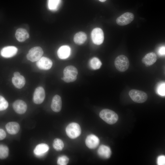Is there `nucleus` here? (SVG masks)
Here are the masks:
<instances>
[{"label": "nucleus", "mask_w": 165, "mask_h": 165, "mask_svg": "<svg viewBox=\"0 0 165 165\" xmlns=\"http://www.w3.org/2000/svg\"><path fill=\"white\" fill-rule=\"evenodd\" d=\"M165 83L162 82L159 83L156 88L157 93L161 96H165Z\"/></svg>", "instance_id": "bb28decb"}, {"label": "nucleus", "mask_w": 165, "mask_h": 165, "mask_svg": "<svg viewBox=\"0 0 165 165\" xmlns=\"http://www.w3.org/2000/svg\"><path fill=\"white\" fill-rule=\"evenodd\" d=\"M20 75V73L18 72H15L13 74L14 76L16 77Z\"/></svg>", "instance_id": "473e14b6"}, {"label": "nucleus", "mask_w": 165, "mask_h": 165, "mask_svg": "<svg viewBox=\"0 0 165 165\" xmlns=\"http://www.w3.org/2000/svg\"><path fill=\"white\" fill-rule=\"evenodd\" d=\"M53 145L54 148L58 151L62 150L64 147L63 141L61 139L58 138H56L54 140Z\"/></svg>", "instance_id": "393cba45"}, {"label": "nucleus", "mask_w": 165, "mask_h": 165, "mask_svg": "<svg viewBox=\"0 0 165 165\" xmlns=\"http://www.w3.org/2000/svg\"><path fill=\"white\" fill-rule=\"evenodd\" d=\"M158 53L160 56H164L165 54V47L163 46L159 48L158 50Z\"/></svg>", "instance_id": "7c9ffc66"}, {"label": "nucleus", "mask_w": 165, "mask_h": 165, "mask_svg": "<svg viewBox=\"0 0 165 165\" xmlns=\"http://www.w3.org/2000/svg\"><path fill=\"white\" fill-rule=\"evenodd\" d=\"M157 60V56L153 52L147 54L142 58V62L146 66H150L153 64Z\"/></svg>", "instance_id": "a211bd4d"}, {"label": "nucleus", "mask_w": 165, "mask_h": 165, "mask_svg": "<svg viewBox=\"0 0 165 165\" xmlns=\"http://www.w3.org/2000/svg\"><path fill=\"white\" fill-rule=\"evenodd\" d=\"M8 106V103L5 98L0 96V111L6 109Z\"/></svg>", "instance_id": "c85d7f7f"}, {"label": "nucleus", "mask_w": 165, "mask_h": 165, "mask_svg": "<svg viewBox=\"0 0 165 165\" xmlns=\"http://www.w3.org/2000/svg\"><path fill=\"white\" fill-rule=\"evenodd\" d=\"M100 140L97 137L91 134L88 136L85 140L86 146L89 148L94 149L99 145Z\"/></svg>", "instance_id": "ddd939ff"}, {"label": "nucleus", "mask_w": 165, "mask_h": 165, "mask_svg": "<svg viewBox=\"0 0 165 165\" xmlns=\"http://www.w3.org/2000/svg\"><path fill=\"white\" fill-rule=\"evenodd\" d=\"M48 145L45 143H41L37 145L34 150L35 155L38 157L44 156L49 150Z\"/></svg>", "instance_id": "4468645a"}, {"label": "nucleus", "mask_w": 165, "mask_h": 165, "mask_svg": "<svg viewBox=\"0 0 165 165\" xmlns=\"http://www.w3.org/2000/svg\"><path fill=\"white\" fill-rule=\"evenodd\" d=\"M7 132L11 134H15L17 133L20 129L19 124L16 122H9L6 126Z\"/></svg>", "instance_id": "6ab92c4d"}, {"label": "nucleus", "mask_w": 165, "mask_h": 165, "mask_svg": "<svg viewBox=\"0 0 165 165\" xmlns=\"http://www.w3.org/2000/svg\"><path fill=\"white\" fill-rule=\"evenodd\" d=\"M91 36L93 42L95 44L100 45L104 40V34L102 30L100 28H94L92 31Z\"/></svg>", "instance_id": "0eeeda50"}, {"label": "nucleus", "mask_w": 165, "mask_h": 165, "mask_svg": "<svg viewBox=\"0 0 165 165\" xmlns=\"http://www.w3.org/2000/svg\"><path fill=\"white\" fill-rule=\"evenodd\" d=\"M9 149L6 146L0 145V159L6 158L9 155Z\"/></svg>", "instance_id": "a878e982"}, {"label": "nucleus", "mask_w": 165, "mask_h": 165, "mask_svg": "<svg viewBox=\"0 0 165 165\" xmlns=\"http://www.w3.org/2000/svg\"><path fill=\"white\" fill-rule=\"evenodd\" d=\"M45 97V91L41 86L37 87L34 92L33 101L36 104H41L44 101Z\"/></svg>", "instance_id": "1a4fd4ad"}, {"label": "nucleus", "mask_w": 165, "mask_h": 165, "mask_svg": "<svg viewBox=\"0 0 165 165\" xmlns=\"http://www.w3.org/2000/svg\"><path fill=\"white\" fill-rule=\"evenodd\" d=\"M87 39V35L83 32H79L76 33L74 37L75 42L78 45L83 44Z\"/></svg>", "instance_id": "4be33fe9"}, {"label": "nucleus", "mask_w": 165, "mask_h": 165, "mask_svg": "<svg viewBox=\"0 0 165 165\" xmlns=\"http://www.w3.org/2000/svg\"><path fill=\"white\" fill-rule=\"evenodd\" d=\"M114 64L116 68L118 71L120 72H124L129 68V61L126 56L121 55L116 58Z\"/></svg>", "instance_id": "7ed1b4c3"}, {"label": "nucleus", "mask_w": 165, "mask_h": 165, "mask_svg": "<svg viewBox=\"0 0 165 165\" xmlns=\"http://www.w3.org/2000/svg\"><path fill=\"white\" fill-rule=\"evenodd\" d=\"M101 2H104L106 0H99Z\"/></svg>", "instance_id": "72a5a7b5"}, {"label": "nucleus", "mask_w": 165, "mask_h": 165, "mask_svg": "<svg viewBox=\"0 0 165 165\" xmlns=\"http://www.w3.org/2000/svg\"><path fill=\"white\" fill-rule=\"evenodd\" d=\"M43 51L42 48L39 46L34 47L29 50L26 57L30 61L34 62L37 61L42 57Z\"/></svg>", "instance_id": "423d86ee"}, {"label": "nucleus", "mask_w": 165, "mask_h": 165, "mask_svg": "<svg viewBox=\"0 0 165 165\" xmlns=\"http://www.w3.org/2000/svg\"><path fill=\"white\" fill-rule=\"evenodd\" d=\"M17 51V49L14 46H6L1 50V54L3 57L10 58L15 56L16 54Z\"/></svg>", "instance_id": "f8f14e48"}, {"label": "nucleus", "mask_w": 165, "mask_h": 165, "mask_svg": "<svg viewBox=\"0 0 165 165\" xmlns=\"http://www.w3.org/2000/svg\"><path fill=\"white\" fill-rule=\"evenodd\" d=\"M15 36L18 41L21 42L28 39L29 38V35L26 30L20 28L16 30L15 33Z\"/></svg>", "instance_id": "aec40b11"}, {"label": "nucleus", "mask_w": 165, "mask_h": 165, "mask_svg": "<svg viewBox=\"0 0 165 165\" xmlns=\"http://www.w3.org/2000/svg\"><path fill=\"white\" fill-rule=\"evenodd\" d=\"M99 116L102 119L109 124L115 123L118 119V116L115 112L108 109L102 110L100 113Z\"/></svg>", "instance_id": "f257e3e1"}, {"label": "nucleus", "mask_w": 165, "mask_h": 165, "mask_svg": "<svg viewBox=\"0 0 165 165\" xmlns=\"http://www.w3.org/2000/svg\"><path fill=\"white\" fill-rule=\"evenodd\" d=\"M78 72L75 67L72 65L67 66L64 70V77L61 79L67 82H74L77 79Z\"/></svg>", "instance_id": "f03ea898"}, {"label": "nucleus", "mask_w": 165, "mask_h": 165, "mask_svg": "<svg viewBox=\"0 0 165 165\" xmlns=\"http://www.w3.org/2000/svg\"><path fill=\"white\" fill-rule=\"evenodd\" d=\"M61 2V0H48V8L52 11H56L59 8Z\"/></svg>", "instance_id": "5701e85b"}, {"label": "nucleus", "mask_w": 165, "mask_h": 165, "mask_svg": "<svg viewBox=\"0 0 165 165\" xmlns=\"http://www.w3.org/2000/svg\"><path fill=\"white\" fill-rule=\"evenodd\" d=\"M129 95L133 101L138 103H144L148 98L147 95L145 92L135 89L131 90Z\"/></svg>", "instance_id": "39448f33"}, {"label": "nucleus", "mask_w": 165, "mask_h": 165, "mask_svg": "<svg viewBox=\"0 0 165 165\" xmlns=\"http://www.w3.org/2000/svg\"><path fill=\"white\" fill-rule=\"evenodd\" d=\"M134 16L131 13H125L118 17L116 20L117 24L121 26H124L130 23L134 19Z\"/></svg>", "instance_id": "6e6552de"}, {"label": "nucleus", "mask_w": 165, "mask_h": 165, "mask_svg": "<svg viewBox=\"0 0 165 165\" xmlns=\"http://www.w3.org/2000/svg\"><path fill=\"white\" fill-rule=\"evenodd\" d=\"M81 131L80 126L75 123H70L66 128V132L67 136L72 139L78 137L80 135Z\"/></svg>", "instance_id": "20e7f679"}, {"label": "nucleus", "mask_w": 165, "mask_h": 165, "mask_svg": "<svg viewBox=\"0 0 165 165\" xmlns=\"http://www.w3.org/2000/svg\"><path fill=\"white\" fill-rule=\"evenodd\" d=\"M6 136V134L5 131L0 129V140L4 139Z\"/></svg>", "instance_id": "2f4dec72"}, {"label": "nucleus", "mask_w": 165, "mask_h": 165, "mask_svg": "<svg viewBox=\"0 0 165 165\" xmlns=\"http://www.w3.org/2000/svg\"><path fill=\"white\" fill-rule=\"evenodd\" d=\"M102 63L100 60L96 57H94L92 58L90 62V66L94 70L99 69Z\"/></svg>", "instance_id": "b1692460"}, {"label": "nucleus", "mask_w": 165, "mask_h": 165, "mask_svg": "<svg viewBox=\"0 0 165 165\" xmlns=\"http://www.w3.org/2000/svg\"><path fill=\"white\" fill-rule=\"evenodd\" d=\"M51 107L54 112H58L61 111L62 107V101L60 96L56 95L53 97Z\"/></svg>", "instance_id": "2eb2a0df"}, {"label": "nucleus", "mask_w": 165, "mask_h": 165, "mask_svg": "<svg viewBox=\"0 0 165 165\" xmlns=\"http://www.w3.org/2000/svg\"><path fill=\"white\" fill-rule=\"evenodd\" d=\"M13 109L19 114H23L26 112L27 106L26 103L22 100H18L15 101L13 104Z\"/></svg>", "instance_id": "9b49d317"}, {"label": "nucleus", "mask_w": 165, "mask_h": 165, "mask_svg": "<svg viewBox=\"0 0 165 165\" xmlns=\"http://www.w3.org/2000/svg\"><path fill=\"white\" fill-rule=\"evenodd\" d=\"M36 64L39 69L43 70H48L51 68L53 63L49 58L43 57L37 61Z\"/></svg>", "instance_id": "9d476101"}, {"label": "nucleus", "mask_w": 165, "mask_h": 165, "mask_svg": "<svg viewBox=\"0 0 165 165\" xmlns=\"http://www.w3.org/2000/svg\"><path fill=\"white\" fill-rule=\"evenodd\" d=\"M71 53V48L67 45L61 46L58 49L57 54L58 57L61 59H64L68 58Z\"/></svg>", "instance_id": "f3484780"}, {"label": "nucleus", "mask_w": 165, "mask_h": 165, "mask_svg": "<svg viewBox=\"0 0 165 165\" xmlns=\"http://www.w3.org/2000/svg\"><path fill=\"white\" fill-rule=\"evenodd\" d=\"M97 153L101 158L107 159L110 157L111 155V151L108 146L104 145H101L98 149Z\"/></svg>", "instance_id": "dca6fc26"}, {"label": "nucleus", "mask_w": 165, "mask_h": 165, "mask_svg": "<svg viewBox=\"0 0 165 165\" xmlns=\"http://www.w3.org/2000/svg\"><path fill=\"white\" fill-rule=\"evenodd\" d=\"M69 158L65 156H62L59 157L57 159V164L59 165H66L69 161Z\"/></svg>", "instance_id": "cd10ccee"}, {"label": "nucleus", "mask_w": 165, "mask_h": 165, "mask_svg": "<svg viewBox=\"0 0 165 165\" xmlns=\"http://www.w3.org/2000/svg\"><path fill=\"white\" fill-rule=\"evenodd\" d=\"M157 162L158 165H164L165 164V156L162 155L159 156L157 159Z\"/></svg>", "instance_id": "c756f323"}, {"label": "nucleus", "mask_w": 165, "mask_h": 165, "mask_svg": "<svg viewBox=\"0 0 165 165\" xmlns=\"http://www.w3.org/2000/svg\"><path fill=\"white\" fill-rule=\"evenodd\" d=\"M12 82L14 86L18 89L22 88L25 83V79L24 77L21 75L16 77H13Z\"/></svg>", "instance_id": "412c9836"}]
</instances>
